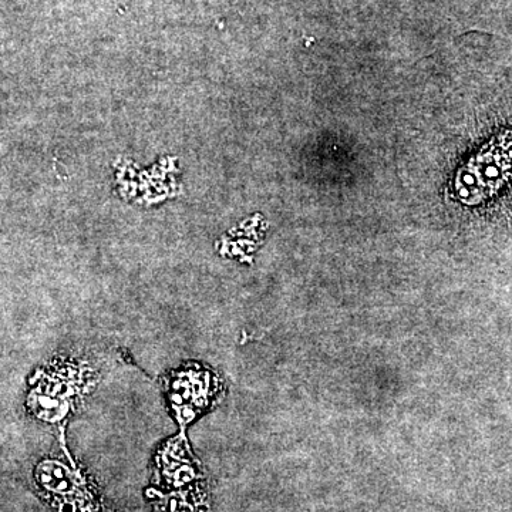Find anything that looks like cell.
I'll return each mask as SVG.
<instances>
[{"label": "cell", "mask_w": 512, "mask_h": 512, "mask_svg": "<svg viewBox=\"0 0 512 512\" xmlns=\"http://www.w3.org/2000/svg\"><path fill=\"white\" fill-rule=\"evenodd\" d=\"M99 382V373L82 360L56 357L39 367L30 379L26 396L29 413L43 423L64 430L67 419Z\"/></svg>", "instance_id": "cell-1"}, {"label": "cell", "mask_w": 512, "mask_h": 512, "mask_svg": "<svg viewBox=\"0 0 512 512\" xmlns=\"http://www.w3.org/2000/svg\"><path fill=\"white\" fill-rule=\"evenodd\" d=\"M512 181V128L491 138L458 170L454 194L466 204H480L494 197Z\"/></svg>", "instance_id": "cell-2"}, {"label": "cell", "mask_w": 512, "mask_h": 512, "mask_svg": "<svg viewBox=\"0 0 512 512\" xmlns=\"http://www.w3.org/2000/svg\"><path fill=\"white\" fill-rule=\"evenodd\" d=\"M165 400L181 431L224 396V380L210 367L185 363L163 377Z\"/></svg>", "instance_id": "cell-3"}, {"label": "cell", "mask_w": 512, "mask_h": 512, "mask_svg": "<svg viewBox=\"0 0 512 512\" xmlns=\"http://www.w3.org/2000/svg\"><path fill=\"white\" fill-rule=\"evenodd\" d=\"M36 490L57 512H111L69 454V463L46 458L35 470Z\"/></svg>", "instance_id": "cell-4"}, {"label": "cell", "mask_w": 512, "mask_h": 512, "mask_svg": "<svg viewBox=\"0 0 512 512\" xmlns=\"http://www.w3.org/2000/svg\"><path fill=\"white\" fill-rule=\"evenodd\" d=\"M156 461L165 484L174 490L173 494L165 495L164 500L175 503L165 508L164 512H201L205 500L202 487L185 488L187 485H201L202 477L200 464L192 457L184 431L164 443L158 450Z\"/></svg>", "instance_id": "cell-5"}]
</instances>
